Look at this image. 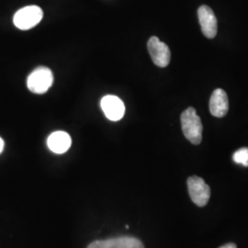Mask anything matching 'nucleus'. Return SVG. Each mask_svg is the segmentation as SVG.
<instances>
[{"label":"nucleus","instance_id":"nucleus-13","mask_svg":"<svg viewBox=\"0 0 248 248\" xmlns=\"http://www.w3.org/2000/svg\"><path fill=\"white\" fill-rule=\"evenodd\" d=\"M236 248V246L234 245V244H232V243H229V244H226V245H224V246H222L221 248Z\"/></svg>","mask_w":248,"mask_h":248},{"label":"nucleus","instance_id":"nucleus-8","mask_svg":"<svg viewBox=\"0 0 248 248\" xmlns=\"http://www.w3.org/2000/svg\"><path fill=\"white\" fill-rule=\"evenodd\" d=\"M229 101L226 92L222 89H215L210 99V112L217 118H222L228 113Z\"/></svg>","mask_w":248,"mask_h":248},{"label":"nucleus","instance_id":"nucleus-7","mask_svg":"<svg viewBox=\"0 0 248 248\" xmlns=\"http://www.w3.org/2000/svg\"><path fill=\"white\" fill-rule=\"evenodd\" d=\"M100 106L104 114L109 121L118 122L124 118L125 113V106L122 99L108 95L101 99Z\"/></svg>","mask_w":248,"mask_h":248},{"label":"nucleus","instance_id":"nucleus-6","mask_svg":"<svg viewBox=\"0 0 248 248\" xmlns=\"http://www.w3.org/2000/svg\"><path fill=\"white\" fill-rule=\"evenodd\" d=\"M198 17L203 35L209 39H213L217 34L218 23L213 9L205 5L200 7Z\"/></svg>","mask_w":248,"mask_h":248},{"label":"nucleus","instance_id":"nucleus-2","mask_svg":"<svg viewBox=\"0 0 248 248\" xmlns=\"http://www.w3.org/2000/svg\"><path fill=\"white\" fill-rule=\"evenodd\" d=\"M53 75L47 67H38L28 77L27 86L32 93L44 94L53 85Z\"/></svg>","mask_w":248,"mask_h":248},{"label":"nucleus","instance_id":"nucleus-1","mask_svg":"<svg viewBox=\"0 0 248 248\" xmlns=\"http://www.w3.org/2000/svg\"><path fill=\"white\" fill-rule=\"evenodd\" d=\"M180 120L182 131L186 139L193 144H200L202 140L203 126L195 108L192 107L187 108L182 112Z\"/></svg>","mask_w":248,"mask_h":248},{"label":"nucleus","instance_id":"nucleus-4","mask_svg":"<svg viewBox=\"0 0 248 248\" xmlns=\"http://www.w3.org/2000/svg\"><path fill=\"white\" fill-rule=\"evenodd\" d=\"M187 189L192 202L199 207L206 206L210 197L211 188L202 177L192 176L187 179Z\"/></svg>","mask_w":248,"mask_h":248},{"label":"nucleus","instance_id":"nucleus-9","mask_svg":"<svg viewBox=\"0 0 248 248\" xmlns=\"http://www.w3.org/2000/svg\"><path fill=\"white\" fill-rule=\"evenodd\" d=\"M70 135L65 132L58 131L52 133L47 140L49 149L55 154H63L71 147Z\"/></svg>","mask_w":248,"mask_h":248},{"label":"nucleus","instance_id":"nucleus-10","mask_svg":"<svg viewBox=\"0 0 248 248\" xmlns=\"http://www.w3.org/2000/svg\"><path fill=\"white\" fill-rule=\"evenodd\" d=\"M108 248H144L142 242L130 236H122L107 240Z\"/></svg>","mask_w":248,"mask_h":248},{"label":"nucleus","instance_id":"nucleus-11","mask_svg":"<svg viewBox=\"0 0 248 248\" xmlns=\"http://www.w3.org/2000/svg\"><path fill=\"white\" fill-rule=\"evenodd\" d=\"M232 160L234 163L242 165L244 167H248V148L243 147L239 150L236 151L232 155Z\"/></svg>","mask_w":248,"mask_h":248},{"label":"nucleus","instance_id":"nucleus-12","mask_svg":"<svg viewBox=\"0 0 248 248\" xmlns=\"http://www.w3.org/2000/svg\"><path fill=\"white\" fill-rule=\"evenodd\" d=\"M88 248H108L107 240H98L89 245Z\"/></svg>","mask_w":248,"mask_h":248},{"label":"nucleus","instance_id":"nucleus-3","mask_svg":"<svg viewBox=\"0 0 248 248\" xmlns=\"http://www.w3.org/2000/svg\"><path fill=\"white\" fill-rule=\"evenodd\" d=\"M44 17L43 9L38 6H28L19 9L14 15L13 22L19 30L27 31L35 27Z\"/></svg>","mask_w":248,"mask_h":248},{"label":"nucleus","instance_id":"nucleus-14","mask_svg":"<svg viewBox=\"0 0 248 248\" xmlns=\"http://www.w3.org/2000/svg\"><path fill=\"white\" fill-rule=\"evenodd\" d=\"M3 149H4V141L2 138H0V154L2 153Z\"/></svg>","mask_w":248,"mask_h":248},{"label":"nucleus","instance_id":"nucleus-5","mask_svg":"<svg viewBox=\"0 0 248 248\" xmlns=\"http://www.w3.org/2000/svg\"><path fill=\"white\" fill-rule=\"evenodd\" d=\"M148 52L155 65L159 67H167L170 62L171 53L169 46L162 43L155 36L151 37L147 43Z\"/></svg>","mask_w":248,"mask_h":248}]
</instances>
